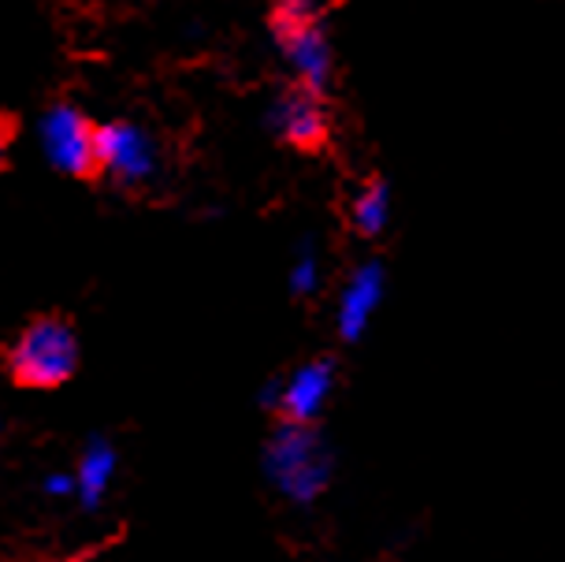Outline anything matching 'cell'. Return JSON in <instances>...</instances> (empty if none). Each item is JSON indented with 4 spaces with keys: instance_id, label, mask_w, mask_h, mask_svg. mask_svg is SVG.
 I'll list each match as a JSON object with an SVG mask.
<instances>
[{
    "instance_id": "obj_1",
    "label": "cell",
    "mask_w": 565,
    "mask_h": 562,
    "mask_svg": "<svg viewBox=\"0 0 565 562\" xmlns=\"http://www.w3.org/2000/svg\"><path fill=\"white\" fill-rule=\"evenodd\" d=\"M78 369V336L64 317H38L8 350V373L23 388H60Z\"/></svg>"
},
{
    "instance_id": "obj_2",
    "label": "cell",
    "mask_w": 565,
    "mask_h": 562,
    "mask_svg": "<svg viewBox=\"0 0 565 562\" xmlns=\"http://www.w3.org/2000/svg\"><path fill=\"white\" fill-rule=\"evenodd\" d=\"M265 469L282 496L295 503H309L324 491L331 477V458L317 433H309V425H287L268 439L265 450Z\"/></svg>"
},
{
    "instance_id": "obj_3",
    "label": "cell",
    "mask_w": 565,
    "mask_h": 562,
    "mask_svg": "<svg viewBox=\"0 0 565 562\" xmlns=\"http://www.w3.org/2000/svg\"><path fill=\"white\" fill-rule=\"evenodd\" d=\"M42 149L49 165L67 176H86L97 168V130L89 119L71 105H56L42 116Z\"/></svg>"
},
{
    "instance_id": "obj_4",
    "label": "cell",
    "mask_w": 565,
    "mask_h": 562,
    "mask_svg": "<svg viewBox=\"0 0 565 562\" xmlns=\"http://www.w3.org/2000/svg\"><path fill=\"white\" fill-rule=\"evenodd\" d=\"M97 165L116 176V183L138 187L157 172V146L135 124H105L97 130Z\"/></svg>"
},
{
    "instance_id": "obj_5",
    "label": "cell",
    "mask_w": 565,
    "mask_h": 562,
    "mask_svg": "<svg viewBox=\"0 0 565 562\" xmlns=\"http://www.w3.org/2000/svg\"><path fill=\"white\" fill-rule=\"evenodd\" d=\"M276 34H279L282 53L290 60V67H295V75L301 78V86L312 89V94L324 89L331 78V45H328V38L317 19L279 15Z\"/></svg>"
},
{
    "instance_id": "obj_6",
    "label": "cell",
    "mask_w": 565,
    "mask_h": 562,
    "mask_svg": "<svg viewBox=\"0 0 565 562\" xmlns=\"http://www.w3.org/2000/svg\"><path fill=\"white\" fill-rule=\"evenodd\" d=\"M331 388H335V369H331V361H309V365L295 369V373L271 391V403H276V410L287 421L309 425L331 399Z\"/></svg>"
},
{
    "instance_id": "obj_7",
    "label": "cell",
    "mask_w": 565,
    "mask_h": 562,
    "mask_svg": "<svg viewBox=\"0 0 565 562\" xmlns=\"http://www.w3.org/2000/svg\"><path fill=\"white\" fill-rule=\"evenodd\" d=\"M271 119H276L279 135L298 149H317L328 138V113L306 86L295 94H282L271 108Z\"/></svg>"
},
{
    "instance_id": "obj_8",
    "label": "cell",
    "mask_w": 565,
    "mask_h": 562,
    "mask_svg": "<svg viewBox=\"0 0 565 562\" xmlns=\"http://www.w3.org/2000/svg\"><path fill=\"white\" fill-rule=\"evenodd\" d=\"M383 298V273L380 265H361L358 273L350 276V284L342 287L339 298V332L347 339H358L369 328L372 314L380 309Z\"/></svg>"
},
{
    "instance_id": "obj_9",
    "label": "cell",
    "mask_w": 565,
    "mask_h": 562,
    "mask_svg": "<svg viewBox=\"0 0 565 562\" xmlns=\"http://www.w3.org/2000/svg\"><path fill=\"white\" fill-rule=\"evenodd\" d=\"M116 477V447L108 439H94L75 466V496L86 510H97Z\"/></svg>"
},
{
    "instance_id": "obj_10",
    "label": "cell",
    "mask_w": 565,
    "mask_h": 562,
    "mask_svg": "<svg viewBox=\"0 0 565 562\" xmlns=\"http://www.w3.org/2000/svg\"><path fill=\"white\" fill-rule=\"evenodd\" d=\"M350 216H353V227H358L361 235H380V231L387 227V216H391L387 187H383V183H369L358 198H353Z\"/></svg>"
},
{
    "instance_id": "obj_11",
    "label": "cell",
    "mask_w": 565,
    "mask_h": 562,
    "mask_svg": "<svg viewBox=\"0 0 565 562\" xmlns=\"http://www.w3.org/2000/svg\"><path fill=\"white\" fill-rule=\"evenodd\" d=\"M320 284V265L312 254H301L295 261V268H290V287H295V295H312Z\"/></svg>"
},
{
    "instance_id": "obj_12",
    "label": "cell",
    "mask_w": 565,
    "mask_h": 562,
    "mask_svg": "<svg viewBox=\"0 0 565 562\" xmlns=\"http://www.w3.org/2000/svg\"><path fill=\"white\" fill-rule=\"evenodd\" d=\"M320 0H279V15L287 19H317Z\"/></svg>"
},
{
    "instance_id": "obj_13",
    "label": "cell",
    "mask_w": 565,
    "mask_h": 562,
    "mask_svg": "<svg viewBox=\"0 0 565 562\" xmlns=\"http://www.w3.org/2000/svg\"><path fill=\"white\" fill-rule=\"evenodd\" d=\"M45 496H53V499L75 496V474H53V477H45Z\"/></svg>"
},
{
    "instance_id": "obj_14",
    "label": "cell",
    "mask_w": 565,
    "mask_h": 562,
    "mask_svg": "<svg viewBox=\"0 0 565 562\" xmlns=\"http://www.w3.org/2000/svg\"><path fill=\"white\" fill-rule=\"evenodd\" d=\"M8 142H12V138H8V127L0 124V168H4V160H8Z\"/></svg>"
}]
</instances>
